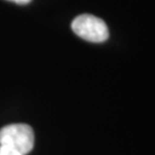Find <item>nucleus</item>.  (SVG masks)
Returning <instances> with one entry per match:
<instances>
[{"instance_id":"1","label":"nucleus","mask_w":155,"mask_h":155,"mask_svg":"<svg viewBox=\"0 0 155 155\" xmlns=\"http://www.w3.org/2000/svg\"><path fill=\"white\" fill-rule=\"evenodd\" d=\"M0 145L25 155L35 145L32 127L24 123H15L0 129Z\"/></svg>"},{"instance_id":"2","label":"nucleus","mask_w":155,"mask_h":155,"mask_svg":"<svg viewBox=\"0 0 155 155\" xmlns=\"http://www.w3.org/2000/svg\"><path fill=\"white\" fill-rule=\"evenodd\" d=\"M71 29L78 37L91 43H102L109 37L105 21L91 14L78 15L71 22Z\"/></svg>"},{"instance_id":"3","label":"nucleus","mask_w":155,"mask_h":155,"mask_svg":"<svg viewBox=\"0 0 155 155\" xmlns=\"http://www.w3.org/2000/svg\"><path fill=\"white\" fill-rule=\"evenodd\" d=\"M0 155H23V154L18 153L16 150H12V148H8L6 146H1L0 145Z\"/></svg>"},{"instance_id":"4","label":"nucleus","mask_w":155,"mask_h":155,"mask_svg":"<svg viewBox=\"0 0 155 155\" xmlns=\"http://www.w3.org/2000/svg\"><path fill=\"white\" fill-rule=\"evenodd\" d=\"M8 1L15 2V4H20V5H25V4H29L31 0H8Z\"/></svg>"}]
</instances>
